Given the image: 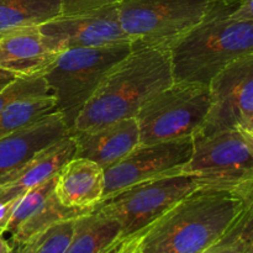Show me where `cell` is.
<instances>
[{"mask_svg":"<svg viewBox=\"0 0 253 253\" xmlns=\"http://www.w3.org/2000/svg\"><path fill=\"white\" fill-rule=\"evenodd\" d=\"M121 240L118 220L95 209L76 219L74 234L66 253H105Z\"/></svg>","mask_w":253,"mask_h":253,"instance_id":"e0dca14e","label":"cell"},{"mask_svg":"<svg viewBox=\"0 0 253 253\" xmlns=\"http://www.w3.org/2000/svg\"><path fill=\"white\" fill-rule=\"evenodd\" d=\"M237 253H253V244L250 245V246L246 247V249L241 250V251L237 252Z\"/></svg>","mask_w":253,"mask_h":253,"instance_id":"836d02e7","label":"cell"},{"mask_svg":"<svg viewBox=\"0 0 253 253\" xmlns=\"http://www.w3.org/2000/svg\"><path fill=\"white\" fill-rule=\"evenodd\" d=\"M173 82L169 49H132L106 74L77 118L71 135L136 118L151 98Z\"/></svg>","mask_w":253,"mask_h":253,"instance_id":"7a4b0ae2","label":"cell"},{"mask_svg":"<svg viewBox=\"0 0 253 253\" xmlns=\"http://www.w3.org/2000/svg\"><path fill=\"white\" fill-rule=\"evenodd\" d=\"M76 155L77 145L72 135L40 151L22 167L0 179V200L21 198L30 189L57 175Z\"/></svg>","mask_w":253,"mask_h":253,"instance_id":"5bb4252c","label":"cell"},{"mask_svg":"<svg viewBox=\"0 0 253 253\" xmlns=\"http://www.w3.org/2000/svg\"><path fill=\"white\" fill-rule=\"evenodd\" d=\"M16 78L17 77L15 76L14 73L0 68V90L4 89L6 85H9V84L11 83V82H14Z\"/></svg>","mask_w":253,"mask_h":253,"instance_id":"4dcf8cb0","label":"cell"},{"mask_svg":"<svg viewBox=\"0 0 253 253\" xmlns=\"http://www.w3.org/2000/svg\"><path fill=\"white\" fill-rule=\"evenodd\" d=\"M239 1H241V0H239Z\"/></svg>","mask_w":253,"mask_h":253,"instance_id":"e575fe53","label":"cell"},{"mask_svg":"<svg viewBox=\"0 0 253 253\" xmlns=\"http://www.w3.org/2000/svg\"><path fill=\"white\" fill-rule=\"evenodd\" d=\"M57 57L39 27L19 30L0 39V68L16 77L43 76Z\"/></svg>","mask_w":253,"mask_h":253,"instance_id":"2e32d148","label":"cell"},{"mask_svg":"<svg viewBox=\"0 0 253 253\" xmlns=\"http://www.w3.org/2000/svg\"><path fill=\"white\" fill-rule=\"evenodd\" d=\"M236 128L242 131V132H244L245 135L249 136V137L253 138V114L247 119H245L244 121H241V123L236 126Z\"/></svg>","mask_w":253,"mask_h":253,"instance_id":"f546056e","label":"cell"},{"mask_svg":"<svg viewBox=\"0 0 253 253\" xmlns=\"http://www.w3.org/2000/svg\"><path fill=\"white\" fill-rule=\"evenodd\" d=\"M17 200L19 199L0 200V236H2L7 231V226H9Z\"/></svg>","mask_w":253,"mask_h":253,"instance_id":"484cf974","label":"cell"},{"mask_svg":"<svg viewBox=\"0 0 253 253\" xmlns=\"http://www.w3.org/2000/svg\"><path fill=\"white\" fill-rule=\"evenodd\" d=\"M71 135L62 113L56 111L34 125L0 138V179L29 162L40 151Z\"/></svg>","mask_w":253,"mask_h":253,"instance_id":"4fadbf2b","label":"cell"},{"mask_svg":"<svg viewBox=\"0 0 253 253\" xmlns=\"http://www.w3.org/2000/svg\"><path fill=\"white\" fill-rule=\"evenodd\" d=\"M54 184H56V175L47 182L32 188L29 192L25 193L21 198H19L6 232H9L10 235L14 234L27 219H30L36 212L52 195L54 190Z\"/></svg>","mask_w":253,"mask_h":253,"instance_id":"44dd1931","label":"cell"},{"mask_svg":"<svg viewBox=\"0 0 253 253\" xmlns=\"http://www.w3.org/2000/svg\"><path fill=\"white\" fill-rule=\"evenodd\" d=\"M46 231L40 234L39 236L34 237L30 241L24 242V244H11V252L10 253H35L36 252L37 247H39L40 242H41L42 237L44 236Z\"/></svg>","mask_w":253,"mask_h":253,"instance_id":"83f0119b","label":"cell"},{"mask_svg":"<svg viewBox=\"0 0 253 253\" xmlns=\"http://www.w3.org/2000/svg\"><path fill=\"white\" fill-rule=\"evenodd\" d=\"M230 16L237 20L253 22V0H241Z\"/></svg>","mask_w":253,"mask_h":253,"instance_id":"4316f807","label":"cell"},{"mask_svg":"<svg viewBox=\"0 0 253 253\" xmlns=\"http://www.w3.org/2000/svg\"><path fill=\"white\" fill-rule=\"evenodd\" d=\"M56 111L58 106L52 94L17 99L0 111V138L29 127Z\"/></svg>","mask_w":253,"mask_h":253,"instance_id":"d6986e66","label":"cell"},{"mask_svg":"<svg viewBox=\"0 0 253 253\" xmlns=\"http://www.w3.org/2000/svg\"><path fill=\"white\" fill-rule=\"evenodd\" d=\"M11 244L10 241L5 240L4 237L0 236V253H10L11 252Z\"/></svg>","mask_w":253,"mask_h":253,"instance_id":"1f68e13d","label":"cell"},{"mask_svg":"<svg viewBox=\"0 0 253 253\" xmlns=\"http://www.w3.org/2000/svg\"><path fill=\"white\" fill-rule=\"evenodd\" d=\"M242 209L236 192L197 189L140 235L142 253H207L226 235Z\"/></svg>","mask_w":253,"mask_h":253,"instance_id":"6da1fadb","label":"cell"},{"mask_svg":"<svg viewBox=\"0 0 253 253\" xmlns=\"http://www.w3.org/2000/svg\"><path fill=\"white\" fill-rule=\"evenodd\" d=\"M130 44L62 51L43 73L69 131L106 74L131 53Z\"/></svg>","mask_w":253,"mask_h":253,"instance_id":"5b68a950","label":"cell"},{"mask_svg":"<svg viewBox=\"0 0 253 253\" xmlns=\"http://www.w3.org/2000/svg\"><path fill=\"white\" fill-rule=\"evenodd\" d=\"M105 190L104 168L83 157H73L56 175L54 195L68 209L94 210Z\"/></svg>","mask_w":253,"mask_h":253,"instance_id":"9a60e30c","label":"cell"},{"mask_svg":"<svg viewBox=\"0 0 253 253\" xmlns=\"http://www.w3.org/2000/svg\"><path fill=\"white\" fill-rule=\"evenodd\" d=\"M211 108L210 86L173 82L151 98L136 115L140 145L195 137Z\"/></svg>","mask_w":253,"mask_h":253,"instance_id":"8992f818","label":"cell"},{"mask_svg":"<svg viewBox=\"0 0 253 253\" xmlns=\"http://www.w3.org/2000/svg\"><path fill=\"white\" fill-rule=\"evenodd\" d=\"M239 0H123L119 20L131 48H166L208 17L234 11Z\"/></svg>","mask_w":253,"mask_h":253,"instance_id":"277c9868","label":"cell"},{"mask_svg":"<svg viewBox=\"0 0 253 253\" xmlns=\"http://www.w3.org/2000/svg\"><path fill=\"white\" fill-rule=\"evenodd\" d=\"M62 15L61 0H0V39Z\"/></svg>","mask_w":253,"mask_h":253,"instance_id":"ac0fdd59","label":"cell"},{"mask_svg":"<svg viewBox=\"0 0 253 253\" xmlns=\"http://www.w3.org/2000/svg\"><path fill=\"white\" fill-rule=\"evenodd\" d=\"M211 108L195 137L235 128L253 114V52L235 59L210 83ZM194 137V138H195Z\"/></svg>","mask_w":253,"mask_h":253,"instance_id":"8fae6325","label":"cell"},{"mask_svg":"<svg viewBox=\"0 0 253 253\" xmlns=\"http://www.w3.org/2000/svg\"><path fill=\"white\" fill-rule=\"evenodd\" d=\"M52 94L43 76L17 77L14 82L0 90V111L17 99Z\"/></svg>","mask_w":253,"mask_h":253,"instance_id":"7402d4cb","label":"cell"},{"mask_svg":"<svg viewBox=\"0 0 253 253\" xmlns=\"http://www.w3.org/2000/svg\"><path fill=\"white\" fill-rule=\"evenodd\" d=\"M207 253H236V251H235L234 249H231V247L220 246V247H214V249H211Z\"/></svg>","mask_w":253,"mask_h":253,"instance_id":"d6a6232c","label":"cell"},{"mask_svg":"<svg viewBox=\"0 0 253 253\" xmlns=\"http://www.w3.org/2000/svg\"><path fill=\"white\" fill-rule=\"evenodd\" d=\"M61 1L62 15H76L119 4L123 0H61Z\"/></svg>","mask_w":253,"mask_h":253,"instance_id":"cb8c5ba5","label":"cell"},{"mask_svg":"<svg viewBox=\"0 0 253 253\" xmlns=\"http://www.w3.org/2000/svg\"><path fill=\"white\" fill-rule=\"evenodd\" d=\"M182 172L200 189L235 192L253 178V138L236 127L195 137L192 158Z\"/></svg>","mask_w":253,"mask_h":253,"instance_id":"52a82bcc","label":"cell"},{"mask_svg":"<svg viewBox=\"0 0 253 253\" xmlns=\"http://www.w3.org/2000/svg\"><path fill=\"white\" fill-rule=\"evenodd\" d=\"M193 150L194 137L138 145L120 162L104 169L103 200L141 182L180 170L192 158Z\"/></svg>","mask_w":253,"mask_h":253,"instance_id":"9c48e42d","label":"cell"},{"mask_svg":"<svg viewBox=\"0 0 253 253\" xmlns=\"http://www.w3.org/2000/svg\"><path fill=\"white\" fill-rule=\"evenodd\" d=\"M105 253H142L140 250V235L120 240Z\"/></svg>","mask_w":253,"mask_h":253,"instance_id":"d4e9b609","label":"cell"},{"mask_svg":"<svg viewBox=\"0 0 253 253\" xmlns=\"http://www.w3.org/2000/svg\"><path fill=\"white\" fill-rule=\"evenodd\" d=\"M197 189H200L197 180L180 169L132 185L104 199L96 209L118 220L124 240L141 234L175 203Z\"/></svg>","mask_w":253,"mask_h":253,"instance_id":"ba28073f","label":"cell"},{"mask_svg":"<svg viewBox=\"0 0 253 253\" xmlns=\"http://www.w3.org/2000/svg\"><path fill=\"white\" fill-rule=\"evenodd\" d=\"M76 219L62 221L49 227L35 253H66L74 234Z\"/></svg>","mask_w":253,"mask_h":253,"instance_id":"603a6c76","label":"cell"},{"mask_svg":"<svg viewBox=\"0 0 253 253\" xmlns=\"http://www.w3.org/2000/svg\"><path fill=\"white\" fill-rule=\"evenodd\" d=\"M235 192L237 193V194L242 195V197L247 198L249 200H251L253 203V178L249 180V182H246L245 184H242L241 187L237 188Z\"/></svg>","mask_w":253,"mask_h":253,"instance_id":"f1b7e54d","label":"cell"},{"mask_svg":"<svg viewBox=\"0 0 253 253\" xmlns=\"http://www.w3.org/2000/svg\"><path fill=\"white\" fill-rule=\"evenodd\" d=\"M90 211L89 210L68 209L58 202L53 190L46 203L30 219H27L14 234H11L10 244H24V242L39 236L42 232L47 231L49 227L54 226L56 224L67 221V220L78 219L83 215L89 214Z\"/></svg>","mask_w":253,"mask_h":253,"instance_id":"ffe728a7","label":"cell"},{"mask_svg":"<svg viewBox=\"0 0 253 253\" xmlns=\"http://www.w3.org/2000/svg\"><path fill=\"white\" fill-rule=\"evenodd\" d=\"M119 4L76 15H59L41 25L40 32L51 49L130 44L119 20ZM131 46V44H130Z\"/></svg>","mask_w":253,"mask_h":253,"instance_id":"30bf717a","label":"cell"},{"mask_svg":"<svg viewBox=\"0 0 253 253\" xmlns=\"http://www.w3.org/2000/svg\"><path fill=\"white\" fill-rule=\"evenodd\" d=\"M77 145L76 157L88 158L101 168L111 167L140 145L136 118L123 119L101 127L72 133Z\"/></svg>","mask_w":253,"mask_h":253,"instance_id":"7c38bea8","label":"cell"},{"mask_svg":"<svg viewBox=\"0 0 253 253\" xmlns=\"http://www.w3.org/2000/svg\"><path fill=\"white\" fill-rule=\"evenodd\" d=\"M221 11L188 32L169 47L174 82L210 85L230 63L253 52V22Z\"/></svg>","mask_w":253,"mask_h":253,"instance_id":"3957f363","label":"cell"}]
</instances>
